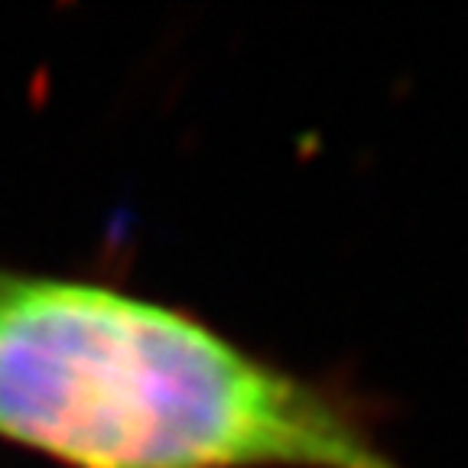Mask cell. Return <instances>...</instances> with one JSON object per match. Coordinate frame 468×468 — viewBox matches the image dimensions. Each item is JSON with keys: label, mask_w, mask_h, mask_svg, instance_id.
I'll return each instance as SVG.
<instances>
[{"label": "cell", "mask_w": 468, "mask_h": 468, "mask_svg": "<svg viewBox=\"0 0 468 468\" xmlns=\"http://www.w3.org/2000/svg\"><path fill=\"white\" fill-rule=\"evenodd\" d=\"M0 442L56 468H407L342 397L208 322L0 263Z\"/></svg>", "instance_id": "1"}]
</instances>
